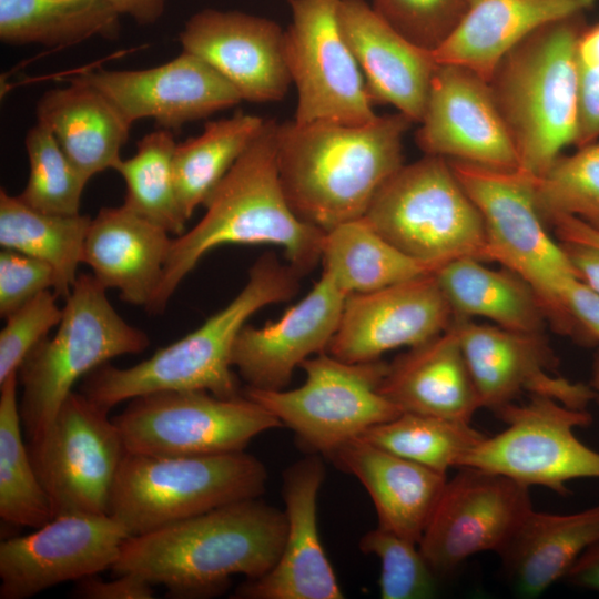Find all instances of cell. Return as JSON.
Instances as JSON below:
<instances>
[{
  "instance_id": "8992f818",
  "label": "cell",
  "mask_w": 599,
  "mask_h": 599,
  "mask_svg": "<svg viewBox=\"0 0 599 599\" xmlns=\"http://www.w3.org/2000/svg\"><path fill=\"white\" fill-rule=\"evenodd\" d=\"M150 345L142 329L125 322L92 274H80L65 298L62 318L18 370L19 412L27 440L52 422L74 384L110 359L139 354Z\"/></svg>"
},
{
  "instance_id": "7402d4cb",
  "label": "cell",
  "mask_w": 599,
  "mask_h": 599,
  "mask_svg": "<svg viewBox=\"0 0 599 599\" xmlns=\"http://www.w3.org/2000/svg\"><path fill=\"white\" fill-rule=\"evenodd\" d=\"M325 478L322 458L309 455L283 473L286 535L282 554L264 576L237 587L235 599H342L336 575L322 546L317 497Z\"/></svg>"
},
{
  "instance_id": "f907efd6",
  "label": "cell",
  "mask_w": 599,
  "mask_h": 599,
  "mask_svg": "<svg viewBox=\"0 0 599 599\" xmlns=\"http://www.w3.org/2000/svg\"><path fill=\"white\" fill-rule=\"evenodd\" d=\"M548 226L560 242H578L599 247V231L576 217L556 216L549 221Z\"/></svg>"
},
{
  "instance_id": "603a6c76",
  "label": "cell",
  "mask_w": 599,
  "mask_h": 599,
  "mask_svg": "<svg viewBox=\"0 0 599 599\" xmlns=\"http://www.w3.org/2000/svg\"><path fill=\"white\" fill-rule=\"evenodd\" d=\"M347 295L328 275L278 319L245 325L232 352V366L246 387L284 389L294 369L325 352L337 329Z\"/></svg>"
},
{
  "instance_id": "30bf717a",
  "label": "cell",
  "mask_w": 599,
  "mask_h": 599,
  "mask_svg": "<svg viewBox=\"0 0 599 599\" xmlns=\"http://www.w3.org/2000/svg\"><path fill=\"white\" fill-rule=\"evenodd\" d=\"M387 366L380 358L349 363L325 351L301 364L305 380L300 387H245L243 394L291 428L307 448L328 457L369 427L403 413L379 392Z\"/></svg>"
},
{
  "instance_id": "74e56055",
  "label": "cell",
  "mask_w": 599,
  "mask_h": 599,
  "mask_svg": "<svg viewBox=\"0 0 599 599\" xmlns=\"http://www.w3.org/2000/svg\"><path fill=\"white\" fill-rule=\"evenodd\" d=\"M487 435L468 422L404 412L359 437L395 455L447 474Z\"/></svg>"
},
{
  "instance_id": "7bdbcfd3",
  "label": "cell",
  "mask_w": 599,
  "mask_h": 599,
  "mask_svg": "<svg viewBox=\"0 0 599 599\" xmlns=\"http://www.w3.org/2000/svg\"><path fill=\"white\" fill-rule=\"evenodd\" d=\"M57 298L53 290L44 291L6 317L0 332V384L18 373L28 354L59 325L63 307Z\"/></svg>"
},
{
  "instance_id": "836d02e7",
  "label": "cell",
  "mask_w": 599,
  "mask_h": 599,
  "mask_svg": "<svg viewBox=\"0 0 599 599\" xmlns=\"http://www.w3.org/2000/svg\"><path fill=\"white\" fill-rule=\"evenodd\" d=\"M119 34L120 14L106 0H0V39L8 44L62 48Z\"/></svg>"
},
{
  "instance_id": "5b68a950",
  "label": "cell",
  "mask_w": 599,
  "mask_h": 599,
  "mask_svg": "<svg viewBox=\"0 0 599 599\" xmlns=\"http://www.w3.org/2000/svg\"><path fill=\"white\" fill-rule=\"evenodd\" d=\"M581 16L531 33L502 58L489 81L518 155V170L532 177L544 174L577 141L576 47L583 30Z\"/></svg>"
},
{
  "instance_id": "1f68e13d",
  "label": "cell",
  "mask_w": 599,
  "mask_h": 599,
  "mask_svg": "<svg viewBox=\"0 0 599 599\" xmlns=\"http://www.w3.org/2000/svg\"><path fill=\"white\" fill-rule=\"evenodd\" d=\"M89 215L37 211L6 190L0 191V245L49 264L55 273L53 292L67 298L78 278L91 223Z\"/></svg>"
},
{
  "instance_id": "277c9868",
  "label": "cell",
  "mask_w": 599,
  "mask_h": 599,
  "mask_svg": "<svg viewBox=\"0 0 599 599\" xmlns=\"http://www.w3.org/2000/svg\"><path fill=\"white\" fill-rule=\"evenodd\" d=\"M303 276L275 254L260 256L245 285L222 309L179 341L128 368L105 363L82 378L80 392L105 410L138 396L170 390L241 395L232 352L246 321L263 307L293 298Z\"/></svg>"
},
{
  "instance_id": "7c38bea8",
  "label": "cell",
  "mask_w": 599,
  "mask_h": 599,
  "mask_svg": "<svg viewBox=\"0 0 599 599\" xmlns=\"http://www.w3.org/2000/svg\"><path fill=\"white\" fill-rule=\"evenodd\" d=\"M495 415L507 427L486 436L459 467L480 468L560 495L568 494L567 484L575 479L599 478V451L579 440L573 432L592 423L587 409L529 395L526 402L509 404Z\"/></svg>"
},
{
  "instance_id": "e575fe53",
  "label": "cell",
  "mask_w": 599,
  "mask_h": 599,
  "mask_svg": "<svg viewBox=\"0 0 599 599\" xmlns=\"http://www.w3.org/2000/svg\"><path fill=\"white\" fill-rule=\"evenodd\" d=\"M265 119L243 112L209 121L203 132L176 144L173 174L181 210L189 221L262 130Z\"/></svg>"
},
{
  "instance_id": "3957f363",
  "label": "cell",
  "mask_w": 599,
  "mask_h": 599,
  "mask_svg": "<svg viewBox=\"0 0 599 599\" xmlns=\"http://www.w3.org/2000/svg\"><path fill=\"white\" fill-rule=\"evenodd\" d=\"M412 124L399 112L363 124L278 123L277 170L291 209L324 232L362 219L404 164L403 140Z\"/></svg>"
},
{
  "instance_id": "ee69618b",
  "label": "cell",
  "mask_w": 599,
  "mask_h": 599,
  "mask_svg": "<svg viewBox=\"0 0 599 599\" xmlns=\"http://www.w3.org/2000/svg\"><path fill=\"white\" fill-rule=\"evenodd\" d=\"M53 268L34 257L2 248L0 252V315L6 318L40 293L54 290Z\"/></svg>"
},
{
  "instance_id": "c3c4849f",
  "label": "cell",
  "mask_w": 599,
  "mask_h": 599,
  "mask_svg": "<svg viewBox=\"0 0 599 599\" xmlns=\"http://www.w3.org/2000/svg\"><path fill=\"white\" fill-rule=\"evenodd\" d=\"M558 242L578 278L599 294V247L578 242Z\"/></svg>"
},
{
  "instance_id": "4dcf8cb0",
  "label": "cell",
  "mask_w": 599,
  "mask_h": 599,
  "mask_svg": "<svg viewBox=\"0 0 599 599\" xmlns=\"http://www.w3.org/2000/svg\"><path fill=\"white\" fill-rule=\"evenodd\" d=\"M484 263L465 257L434 272L454 317H484L512 331L544 332L548 319L534 288L512 271Z\"/></svg>"
},
{
  "instance_id": "681fc988",
  "label": "cell",
  "mask_w": 599,
  "mask_h": 599,
  "mask_svg": "<svg viewBox=\"0 0 599 599\" xmlns=\"http://www.w3.org/2000/svg\"><path fill=\"white\" fill-rule=\"evenodd\" d=\"M565 579L575 587L599 592V541L579 557Z\"/></svg>"
},
{
  "instance_id": "ab89813d",
  "label": "cell",
  "mask_w": 599,
  "mask_h": 599,
  "mask_svg": "<svg viewBox=\"0 0 599 599\" xmlns=\"http://www.w3.org/2000/svg\"><path fill=\"white\" fill-rule=\"evenodd\" d=\"M29 177L18 195L30 207L51 214H79L89 182L64 154L53 134L37 123L24 140Z\"/></svg>"
},
{
  "instance_id": "52a82bcc",
  "label": "cell",
  "mask_w": 599,
  "mask_h": 599,
  "mask_svg": "<svg viewBox=\"0 0 599 599\" xmlns=\"http://www.w3.org/2000/svg\"><path fill=\"white\" fill-rule=\"evenodd\" d=\"M363 219L434 271L465 257L489 262L483 217L445 158L425 154L403 164L378 189Z\"/></svg>"
},
{
  "instance_id": "44dd1931",
  "label": "cell",
  "mask_w": 599,
  "mask_h": 599,
  "mask_svg": "<svg viewBox=\"0 0 599 599\" xmlns=\"http://www.w3.org/2000/svg\"><path fill=\"white\" fill-rule=\"evenodd\" d=\"M180 41L219 72L242 100H282L292 84L285 30L275 21L241 11L205 9L185 23Z\"/></svg>"
},
{
  "instance_id": "4316f807",
  "label": "cell",
  "mask_w": 599,
  "mask_h": 599,
  "mask_svg": "<svg viewBox=\"0 0 599 599\" xmlns=\"http://www.w3.org/2000/svg\"><path fill=\"white\" fill-rule=\"evenodd\" d=\"M379 392L403 413L470 423L476 410L481 408L451 326L388 363Z\"/></svg>"
},
{
  "instance_id": "ffe728a7",
  "label": "cell",
  "mask_w": 599,
  "mask_h": 599,
  "mask_svg": "<svg viewBox=\"0 0 599 599\" xmlns=\"http://www.w3.org/2000/svg\"><path fill=\"white\" fill-rule=\"evenodd\" d=\"M69 80L98 89L131 123L152 118L162 129L172 132L242 101L230 82L205 61L186 51L150 69H90Z\"/></svg>"
},
{
  "instance_id": "d4e9b609",
  "label": "cell",
  "mask_w": 599,
  "mask_h": 599,
  "mask_svg": "<svg viewBox=\"0 0 599 599\" xmlns=\"http://www.w3.org/2000/svg\"><path fill=\"white\" fill-rule=\"evenodd\" d=\"M159 225L122 204L102 207L91 220L82 263L121 300L144 308L162 278L173 238Z\"/></svg>"
},
{
  "instance_id": "f6af8a7d",
  "label": "cell",
  "mask_w": 599,
  "mask_h": 599,
  "mask_svg": "<svg viewBox=\"0 0 599 599\" xmlns=\"http://www.w3.org/2000/svg\"><path fill=\"white\" fill-rule=\"evenodd\" d=\"M579 122L575 146L599 140V23L583 28L576 47Z\"/></svg>"
},
{
  "instance_id": "ac0fdd59",
  "label": "cell",
  "mask_w": 599,
  "mask_h": 599,
  "mask_svg": "<svg viewBox=\"0 0 599 599\" xmlns=\"http://www.w3.org/2000/svg\"><path fill=\"white\" fill-rule=\"evenodd\" d=\"M416 131L428 155L516 170L518 155L490 84L476 72L438 63Z\"/></svg>"
},
{
  "instance_id": "d6986e66",
  "label": "cell",
  "mask_w": 599,
  "mask_h": 599,
  "mask_svg": "<svg viewBox=\"0 0 599 599\" xmlns=\"http://www.w3.org/2000/svg\"><path fill=\"white\" fill-rule=\"evenodd\" d=\"M454 315L434 272L346 297L326 349L349 363L379 359L389 351L414 347L445 332Z\"/></svg>"
},
{
  "instance_id": "d590c367",
  "label": "cell",
  "mask_w": 599,
  "mask_h": 599,
  "mask_svg": "<svg viewBox=\"0 0 599 599\" xmlns=\"http://www.w3.org/2000/svg\"><path fill=\"white\" fill-rule=\"evenodd\" d=\"M18 384V373L0 384V517L37 529L52 520L53 512L22 440Z\"/></svg>"
},
{
  "instance_id": "9a60e30c",
  "label": "cell",
  "mask_w": 599,
  "mask_h": 599,
  "mask_svg": "<svg viewBox=\"0 0 599 599\" xmlns=\"http://www.w3.org/2000/svg\"><path fill=\"white\" fill-rule=\"evenodd\" d=\"M532 509L529 487L509 477L463 466L447 479L418 544L437 576L474 555L499 552Z\"/></svg>"
},
{
  "instance_id": "4fadbf2b",
  "label": "cell",
  "mask_w": 599,
  "mask_h": 599,
  "mask_svg": "<svg viewBox=\"0 0 599 599\" xmlns=\"http://www.w3.org/2000/svg\"><path fill=\"white\" fill-rule=\"evenodd\" d=\"M108 410L73 390L28 449L53 518L109 515L111 490L126 454Z\"/></svg>"
},
{
  "instance_id": "f35d334b",
  "label": "cell",
  "mask_w": 599,
  "mask_h": 599,
  "mask_svg": "<svg viewBox=\"0 0 599 599\" xmlns=\"http://www.w3.org/2000/svg\"><path fill=\"white\" fill-rule=\"evenodd\" d=\"M534 194L547 227L551 219L566 215L599 231V140L560 154L534 177Z\"/></svg>"
},
{
  "instance_id": "8d00e7d4",
  "label": "cell",
  "mask_w": 599,
  "mask_h": 599,
  "mask_svg": "<svg viewBox=\"0 0 599 599\" xmlns=\"http://www.w3.org/2000/svg\"><path fill=\"white\" fill-rule=\"evenodd\" d=\"M175 146L172 131H153L138 142L133 156L121 159L113 169L125 182L123 204L174 237L186 231L187 222L174 183Z\"/></svg>"
},
{
  "instance_id": "8fae6325",
  "label": "cell",
  "mask_w": 599,
  "mask_h": 599,
  "mask_svg": "<svg viewBox=\"0 0 599 599\" xmlns=\"http://www.w3.org/2000/svg\"><path fill=\"white\" fill-rule=\"evenodd\" d=\"M128 453L205 456L242 451L266 430L283 426L242 394L170 390L138 396L113 418Z\"/></svg>"
},
{
  "instance_id": "f546056e",
  "label": "cell",
  "mask_w": 599,
  "mask_h": 599,
  "mask_svg": "<svg viewBox=\"0 0 599 599\" xmlns=\"http://www.w3.org/2000/svg\"><path fill=\"white\" fill-rule=\"evenodd\" d=\"M65 88L47 91L37 105L38 123L45 126L60 148L89 181L114 169L132 123L94 87L69 80Z\"/></svg>"
},
{
  "instance_id": "ba28073f",
  "label": "cell",
  "mask_w": 599,
  "mask_h": 599,
  "mask_svg": "<svg viewBox=\"0 0 599 599\" xmlns=\"http://www.w3.org/2000/svg\"><path fill=\"white\" fill-rule=\"evenodd\" d=\"M264 464L245 450L205 456L125 454L108 514L140 536L265 490Z\"/></svg>"
},
{
  "instance_id": "e0dca14e",
  "label": "cell",
  "mask_w": 599,
  "mask_h": 599,
  "mask_svg": "<svg viewBox=\"0 0 599 599\" xmlns=\"http://www.w3.org/2000/svg\"><path fill=\"white\" fill-rule=\"evenodd\" d=\"M456 332L481 408L496 413L522 393L551 397L587 409L596 394L589 384L557 375L559 361L544 332H519L454 317Z\"/></svg>"
},
{
  "instance_id": "d6a6232c",
  "label": "cell",
  "mask_w": 599,
  "mask_h": 599,
  "mask_svg": "<svg viewBox=\"0 0 599 599\" xmlns=\"http://www.w3.org/2000/svg\"><path fill=\"white\" fill-rule=\"evenodd\" d=\"M321 263L323 273L347 296L435 272L393 246L363 217L325 232Z\"/></svg>"
},
{
  "instance_id": "484cf974",
  "label": "cell",
  "mask_w": 599,
  "mask_h": 599,
  "mask_svg": "<svg viewBox=\"0 0 599 599\" xmlns=\"http://www.w3.org/2000/svg\"><path fill=\"white\" fill-rule=\"evenodd\" d=\"M328 458L358 479L375 506L378 527L419 544L447 476L356 437Z\"/></svg>"
},
{
  "instance_id": "9c48e42d",
  "label": "cell",
  "mask_w": 599,
  "mask_h": 599,
  "mask_svg": "<svg viewBox=\"0 0 599 599\" xmlns=\"http://www.w3.org/2000/svg\"><path fill=\"white\" fill-rule=\"evenodd\" d=\"M448 161L483 217L489 262L521 276L538 295L551 327L575 341L578 327L558 293L568 277L578 276L540 217L534 177L518 169Z\"/></svg>"
},
{
  "instance_id": "2e32d148",
  "label": "cell",
  "mask_w": 599,
  "mask_h": 599,
  "mask_svg": "<svg viewBox=\"0 0 599 599\" xmlns=\"http://www.w3.org/2000/svg\"><path fill=\"white\" fill-rule=\"evenodd\" d=\"M128 529L110 515L54 517L0 544V598L27 599L65 581L112 568Z\"/></svg>"
},
{
  "instance_id": "cb8c5ba5",
  "label": "cell",
  "mask_w": 599,
  "mask_h": 599,
  "mask_svg": "<svg viewBox=\"0 0 599 599\" xmlns=\"http://www.w3.org/2000/svg\"><path fill=\"white\" fill-rule=\"evenodd\" d=\"M339 22L374 103L419 123L437 61L396 31L366 0H339Z\"/></svg>"
},
{
  "instance_id": "f5cc1de1",
  "label": "cell",
  "mask_w": 599,
  "mask_h": 599,
  "mask_svg": "<svg viewBox=\"0 0 599 599\" xmlns=\"http://www.w3.org/2000/svg\"><path fill=\"white\" fill-rule=\"evenodd\" d=\"M589 385L596 394L595 400L599 404V347L593 355L591 365V378Z\"/></svg>"
},
{
  "instance_id": "f1b7e54d",
  "label": "cell",
  "mask_w": 599,
  "mask_h": 599,
  "mask_svg": "<svg viewBox=\"0 0 599 599\" xmlns=\"http://www.w3.org/2000/svg\"><path fill=\"white\" fill-rule=\"evenodd\" d=\"M599 541V504L572 514L534 508L498 552L514 592L541 596L565 578L579 557Z\"/></svg>"
},
{
  "instance_id": "7dc6e473",
  "label": "cell",
  "mask_w": 599,
  "mask_h": 599,
  "mask_svg": "<svg viewBox=\"0 0 599 599\" xmlns=\"http://www.w3.org/2000/svg\"><path fill=\"white\" fill-rule=\"evenodd\" d=\"M152 586L134 573H121L111 581L93 575L78 580L73 595L82 599H152Z\"/></svg>"
},
{
  "instance_id": "6da1fadb",
  "label": "cell",
  "mask_w": 599,
  "mask_h": 599,
  "mask_svg": "<svg viewBox=\"0 0 599 599\" xmlns=\"http://www.w3.org/2000/svg\"><path fill=\"white\" fill-rule=\"evenodd\" d=\"M285 535L284 511L260 497L244 499L129 537L111 569L161 585L171 598H209L224 592L234 575L267 573Z\"/></svg>"
},
{
  "instance_id": "816d5d0a",
  "label": "cell",
  "mask_w": 599,
  "mask_h": 599,
  "mask_svg": "<svg viewBox=\"0 0 599 599\" xmlns=\"http://www.w3.org/2000/svg\"><path fill=\"white\" fill-rule=\"evenodd\" d=\"M118 13L130 16L138 23L151 24L163 14L166 0H106Z\"/></svg>"
},
{
  "instance_id": "7a4b0ae2",
  "label": "cell",
  "mask_w": 599,
  "mask_h": 599,
  "mask_svg": "<svg viewBox=\"0 0 599 599\" xmlns=\"http://www.w3.org/2000/svg\"><path fill=\"white\" fill-rule=\"evenodd\" d=\"M277 122L265 123L204 202L205 213L175 236L160 285L145 308L165 311L183 280L203 256L222 245L272 244L302 276L321 262L325 232L302 221L291 209L276 162Z\"/></svg>"
},
{
  "instance_id": "5bb4252c",
  "label": "cell",
  "mask_w": 599,
  "mask_h": 599,
  "mask_svg": "<svg viewBox=\"0 0 599 599\" xmlns=\"http://www.w3.org/2000/svg\"><path fill=\"white\" fill-rule=\"evenodd\" d=\"M338 8L339 0H291L285 58L297 91V123L363 124L377 118Z\"/></svg>"
},
{
  "instance_id": "b9f144b4",
  "label": "cell",
  "mask_w": 599,
  "mask_h": 599,
  "mask_svg": "<svg viewBox=\"0 0 599 599\" xmlns=\"http://www.w3.org/2000/svg\"><path fill=\"white\" fill-rule=\"evenodd\" d=\"M470 1L372 0V7L406 39L434 51L458 26Z\"/></svg>"
},
{
  "instance_id": "83f0119b",
  "label": "cell",
  "mask_w": 599,
  "mask_h": 599,
  "mask_svg": "<svg viewBox=\"0 0 599 599\" xmlns=\"http://www.w3.org/2000/svg\"><path fill=\"white\" fill-rule=\"evenodd\" d=\"M595 0H471L451 34L433 51L437 63L465 67L490 81L502 58L538 29L581 16Z\"/></svg>"
},
{
  "instance_id": "60d3db41",
  "label": "cell",
  "mask_w": 599,
  "mask_h": 599,
  "mask_svg": "<svg viewBox=\"0 0 599 599\" xmlns=\"http://www.w3.org/2000/svg\"><path fill=\"white\" fill-rule=\"evenodd\" d=\"M359 549L380 561L383 599H426L436 593V573L418 544L377 526L359 540Z\"/></svg>"
},
{
  "instance_id": "bcb514c9",
  "label": "cell",
  "mask_w": 599,
  "mask_h": 599,
  "mask_svg": "<svg viewBox=\"0 0 599 599\" xmlns=\"http://www.w3.org/2000/svg\"><path fill=\"white\" fill-rule=\"evenodd\" d=\"M558 295L581 332L582 345L599 344V294L578 277L571 276L560 286Z\"/></svg>"
}]
</instances>
